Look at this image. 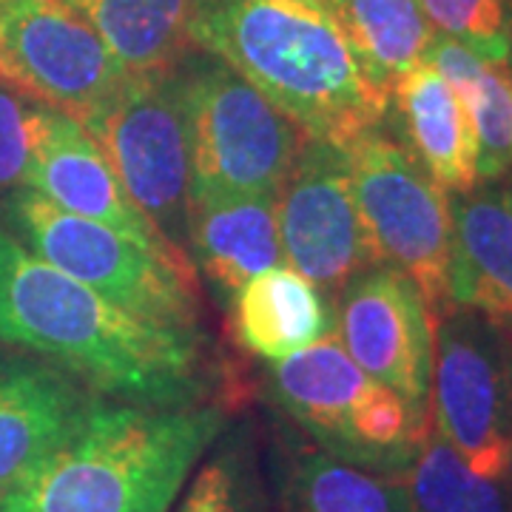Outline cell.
<instances>
[{
    "label": "cell",
    "mask_w": 512,
    "mask_h": 512,
    "mask_svg": "<svg viewBox=\"0 0 512 512\" xmlns=\"http://www.w3.org/2000/svg\"><path fill=\"white\" fill-rule=\"evenodd\" d=\"M0 342L35 350L97 396L180 407L211 387L202 333L168 328L109 302L0 225Z\"/></svg>",
    "instance_id": "obj_1"
},
{
    "label": "cell",
    "mask_w": 512,
    "mask_h": 512,
    "mask_svg": "<svg viewBox=\"0 0 512 512\" xmlns=\"http://www.w3.org/2000/svg\"><path fill=\"white\" fill-rule=\"evenodd\" d=\"M225 424L211 402L100 399L72 439L0 495V512H168Z\"/></svg>",
    "instance_id": "obj_3"
},
{
    "label": "cell",
    "mask_w": 512,
    "mask_h": 512,
    "mask_svg": "<svg viewBox=\"0 0 512 512\" xmlns=\"http://www.w3.org/2000/svg\"><path fill=\"white\" fill-rule=\"evenodd\" d=\"M507 69H510V74H512V49H510V57H507Z\"/></svg>",
    "instance_id": "obj_28"
},
{
    "label": "cell",
    "mask_w": 512,
    "mask_h": 512,
    "mask_svg": "<svg viewBox=\"0 0 512 512\" xmlns=\"http://www.w3.org/2000/svg\"><path fill=\"white\" fill-rule=\"evenodd\" d=\"M188 254L214 296L231 305L254 276L285 262L276 194H231L194 202L185 231Z\"/></svg>",
    "instance_id": "obj_16"
},
{
    "label": "cell",
    "mask_w": 512,
    "mask_h": 512,
    "mask_svg": "<svg viewBox=\"0 0 512 512\" xmlns=\"http://www.w3.org/2000/svg\"><path fill=\"white\" fill-rule=\"evenodd\" d=\"M274 490L279 512H416L404 476L348 464L291 427L276 430Z\"/></svg>",
    "instance_id": "obj_17"
},
{
    "label": "cell",
    "mask_w": 512,
    "mask_h": 512,
    "mask_svg": "<svg viewBox=\"0 0 512 512\" xmlns=\"http://www.w3.org/2000/svg\"><path fill=\"white\" fill-rule=\"evenodd\" d=\"M0 214L32 254L114 305L168 328L200 333V299L185 262L151 254L26 185H15L0 200Z\"/></svg>",
    "instance_id": "obj_5"
},
{
    "label": "cell",
    "mask_w": 512,
    "mask_h": 512,
    "mask_svg": "<svg viewBox=\"0 0 512 512\" xmlns=\"http://www.w3.org/2000/svg\"><path fill=\"white\" fill-rule=\"evenodd\" d=\"M80 126L103 148L131 202L185 256L194 160L183 66L126 74L109 103Z\"/></svg>",
    "instance_id": "obj_6"
},
{
    "label": "cell",
    "mask_w": 512,
    "mask_h": 512,
    "mask_svg": "<svg viewBox=\"0 0 512 512\" xmlns=\"http://www.w3.org/2000/svg\"><path fill=\"white\" fill-rule=\"evenodd\" d=\"M424 63L450 83L476 134L478 183L507 177L512 171V74L507 66L487 63L453 37L436 35Z\"/></svg>",
    "instance_id": "obj_20"
},
{
    "label": "cell",
    "mask_w": 512,
    "mask_h": 512,
    "mask_svg": "<svg viewBox=\"0 0 512 512\" xmlns=\"http://www.w3.org/2000/svg\"><path fill=\"white\" fill-rule=\"evenodd\" d=\"M276 220L288 268L336 296L353 276L376 265L353 197L345 151L305 137L276 191Z\"/></svg>",
    "instance_id": "obj_12"
},
{
    "label": "cell",
    "mask_w": 512,
    "mask_h": 512,
    "mask_svg": "<svg viewBox=\"0 0 512 512\" xmlns=\"http://www.w3.org/2000/svg\"><path fill=\"white\" fill-rule=\"evenodd\" d=\"M433 32L453 37L487 63L507 66L512 49L507 0H419Z\"/></svg>",
    "instance_id": "obj_25"
},
{
    "label": "cell",
    "mask_w": 512,
    "mask_h": 512,
    "mask_svg": "<svg viewBox=\"0 0 512 512\" xmlns=\"http://www.w3.org/2000/svg\"><path fill=\"white\" fill-rule=\"evenodd\" d=\"M350 185L376 265L419 285L433 319L450 308V197L402 140L373 128L345 148Z\"/></svg>",
    "instance_id": "obj_8"
},
{
    "label": "cell",
    "mask_w": 512,
    "mask_h": 512,
    "mask_svg": "<svg viewBox=\"0 0 512 512\" xmlns=\"http://www.w3.org/2000/svg\"><path fill=\"white\" fill-rule=\"evenodd\" d=\"M416 512H512V478H487L430 427L404 473Z\"/></svg>",
    "instance_id": "obj_23"
},
{
    "label": "cell",
    "mask_w": 512,
    "mask_h": 512,
    "mask_svg": "<svg viewBox=\"0 0 512 512\" xmlns=\"http://www.w3.org/2000/svg\"><path fill=\"white\" fill-rule=\"evenodd\" d=\"M336 336L370 379L430 424L436 319L419 285L390 265H373L333 296Z\"/></svg>",
    "instance_id": "obj_11"
},
{
    "label": "cell",
    "mask_w": 512,
    "mask_h": 512,
    "mask_svg": "<svg viewBox=\"0 0 512 512\" xmlns=\"http://www.w3.org/2000/svg\"><path fill=\"white\" fill-rule=\"evenodd\" d=\"M23 185L69 214L106 225L151 254L185 262V256L131 202L103 148L69 114L40 106L35 154Z\"/></svg>",
    "instance_id": "obj_13"
},
{
    "label": "cell",
    "mask_w": 512,
    "mask_h": 512,
    "mask_svg": "<svg viewBox=\"0 0 512 512\" xmlns=\"http://www.w3.org/2000/svg\"><path fill=\"white\" fill-rule=\"evenodd\" d=\"M177 512H268L254 447L245 433L228 436L202 464Z\"/></svg>",
    "instance_id": "obj_24"
},
{
    "label": "cell",
    "mask_w": 512,
    "mask_h": 512,
    "mask_svg": "<svg viewBox=\"0 0 512 512\" xmlns=\"http://www.w3.org/2000/svg\"><path fill=\"white\" fill-rule=\"evenodd\" d=\"M430 427L487 478H512V339L484 313L436 319Z\"/></svg>",
    "instance_id": "obj_9"
},
{
    "label": "cell",
    "mask_w": 512,
    "mask_h": 512,
    "mask_svg": "<svg viewBox=\"0 0 512 512\" xmlns=\"http://www.w3.org/2000/svg\"><path fill=\"white\" fill-rule=\"evenodd\" d=\"M0 74L43 109L86 123L126 72L69 0H0Z\"/></svg>",
    "instance_id": "obj_10"
},
{
    "label": "cell",
    "mask_w": 512,
    "mask_h": 512,
    "mask_svg": "<svg viewBox=\"0 0 512 512\" xmlns=\"http://www.w3.org/2000/svg\"><path fill=\"white\" fill-rule=\"evenodd\" d=\"M40 128V106L0 89V188L23 185Z\"/></svg>",
    "instance_id": "obj_26"
},
{
    "label": "cell",
    "mask_w": 512,
    "mask_h": 512,
    "mask_svg": "<svg viewBox=\"0 0 512 512\" xmlns=\"http://www.w3.org/2000/svg\"><path fill=\"white\" fill-rule=\"evenodd\" d=\"M507 6H510V35H512V0H507Z\"/></svg>",
    "instance_id": "obj_27"
},
{
    "label": "cell",
    "mask_w": 512,
    "mask_h": 512,
    "mask_svg": "<svg viewBox=\"0 0 512 512\" xmlns=\"http://www.w3.org/2000/svg\"><path fill=\"white\" fill-rule=\"evenodd\" d=\"M450 305L512 325V180L453 194L450 200Z\"/></svg>",
    "instance_id": "obj_15"
},
{
    "label": "cell",
    "mask_w": 512,
    "mask_h": 512,
    "mask_svg": "<svg viewBox=\"0 0 512 512\" xmlns=\"http://www.w3.org/2000/svg\"><path fill=\"white\" fill-rule=\"evenodd\" d=\"M268 390L302 436L348 464L404 476L430 424L350 359L336 333L268 362Z\"/></svg>",
    "instance_id": "obj_4"
},
{
    "label": "cell",
    "mask_w": 512,
    "mask_h": 512,
    "mask_svg": "<svg viewBox=\"0 0 512 512\" xmlns=\"http://www.w3.org/2000/svg\"><path fill=\"white\" fill-rule=\"evenodd\" d=\"M188 40L311 140L345 151L387 120L390 94L367 77L319 0H194Z\"/></svg>",
    "instance_id": "obj_2"
},
{
    "label": "cell",
    "mask_w": 512,
    "mask_h": 512,
    "mask_svg": "<svg viewBox=\"0 0 512 512\" xmlns=\"http://www.w3.org/2000/svg\"><path fill=\"white\" fill-rule=\"evenodd\" d=\"M100 399L49 359L0 353V495L72 439Z\"/></svg>",
    "instance_id": "obj_14"
},
{
    "label": "cell",
    "mask_w": 512,
    "mask_h": 512,
    "mask_svg": "<svg viewBox=\"0 0 512 512\" xmlns=\"http://www.w3.org/2000/svg\"><path fill=\"white\" fill-rule=\"evenodd\" d=\"M504 330H507V333H510V339H512V325H510V328H504Z\"/></svg>",
    "instance_id": "obj_29"
},
{
    "label": "cell",
    "mask_w": 512,
    "mask_h": 512,
    "mask_svg": "<svg viewBox=\"0 0 512 512\" xmlns=\"http://www.w3.org/2000/svg\"><path fill=\"white\" fill-rule=\"evenodd\" d=\"M228 311L239 345L265 362L288 359L336 333L333 296L285 265L254 276Z\"/></svg>",
    "instance_id": "obj_19"
},
{
    "label": "cell",
    "mask_w": 512,
    "mask_h": 512,
    "mask_svg": "<svg viewBox=\"0 0 512 512\" xmlns=\"http://www.w3.org/2000/svg\"><path fill=\"white\" fill-rule=\"evenodd\" d=\"M322 6L367 77L387 94L402 74L424 63L436 37L419 0H322Z\"/></svg>",
    "instance_id": "obj_21"
},
{
    "label": "cell",
    "mask_w": 512,
    "mask_h": 512,
    "mask_svg": "<svg viewBox=\"0 0 512 512\" xmlns=\"http://www.w3.org/2000/svg\"><path fill=\"white\" fill-rule=\"evenodd\" d=\"M390 111L402 123L404 146L444 191L464 194L476 188L473 123L450 83L430 63H419L393 83Z\"/></svg>",
    "instance_id": "obj_18"
},
{
    "label": "cell",
    "mask_w": 512,
    "mask_h": 512,
    "mask_svg": "<svg viewBox=\"0 0 512 512\" xmlns=\"http://www.w3.org/2000/svg\"><path fill=\"white\" fill-rule=\"evenodd\" d=\"M126 74L160 72L185 57L194 0H69Z\"/></svg>",
    "instance_id": "obj_22"
},
{
    "label": "cell",
    "mask_w": 512,
    "mask_h": 512,
    "mask_svg": "<svg viewBox=\"0 0 512 512\" xmlns=\"http://www.w3.org/2000/svg\"><path fill=\"white\" fill-rule=\"evenodd\" d=\"M319 3H322V0H319Z\"/></svg>",
    "instance_id": "obj_30"
},
{
    "label": "cell",
    "mask_w": 512,
    "mask_h": 512,
    "mask_svg": "<svg viewBox=\"0 0 512 512\" xmlns=\"http://www.w3.org/2000/svg\"><path fill=\"white\" fill-rule=\"evenodd\" d=\"M191 114V205L231 194H276L305 146V131L222 60H180Z\"/></svg>",
    "instance_id": "obj_7"
}]
</instances>
